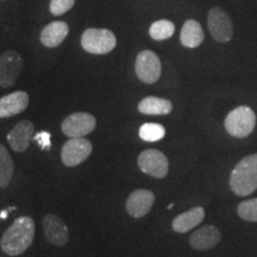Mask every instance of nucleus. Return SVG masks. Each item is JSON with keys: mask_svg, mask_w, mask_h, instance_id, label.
I'll return each mask as SVG.
<instances>
[{"mask_svg": "<svg viewBox=\"0 0 257 257\" xmlns=\"http://www.w3.org/2000/svg\"><path fill=\"white\" fill-rule=\"evenodd\" d=\"M35 232L36 226L31 217H18L3 233L0 248L9 256L22 255L34 242Z\"/></svg>", "mask_w": 257, "mask_h": 257, "instance_id": "obj_1", "label": "nucleus"}, {"mask_svg": "<svg viewBox=\"0 0 257 257\" xmlns=\"http://www.w3.org/2000/svg\"><path fill=\"white\" fill-rule=\"evenodd\" d=\"M230 188L238 197H246L257 189V153L243 157L230 175Z\"/></svg>", "mask_w": 257, "mask_h": 257, "instance_id": "obj_2", "label": "nucleus"}, {"mask_svg": "<svg viewBox=\"0 0 257 257\" xmlns=\"http://www.w3.org/2000/svg\"><path fill=\"white\" fill-rule=\"evenodd\" d=\"M224 125L230 136L245 138L252 134L256 126V114L249 106H238L229 112Z\"/></svg>", "mask_w": 257, "mask_h": 257, "instance_id": "obj_3", "label": "nucleus"}, {"mask_svg": "<svg viewBox=\"0 0 257 257\" xmlns=\"http://www.w3.org/2000/svg\"><path fill=\"white\" fill-rule=\"evenodd\" d=\"M81 46L83 50L89 54L105 55V54L111 53L117 46V38L113 32L107 29L89 28L83 31Z\"/></svg>", "mask_w": 257, "mask_h": 257, "instance_id": "obj_4", "label": "nucleus"}, {"mask_svg": "<svg viewBox=\"0 0 257 257\" xmlns=\"http://www.w3.org/2000/svg\"><path fill=\"white\" fill-rule=\"evenodd\" d=\"M92 143L85 137L69 138L61 150V160L67 167H76L91 156Z\"/></svg>", "mask_w": 257, "mask_h": 257, "instance_id": "obj_5", "label": "nucleus"}, {"mask_svg": "<svg viewBox=\"0 0 257 257\" xmlns=\"http://www.w3.org/2000/svg\"><path fill=\"white\" fill-rule=\"evenodd\" d=\"M137 78L147 85H153L159 81L162 66L159 56L152 50H143L137 55L136 63H135Z\"/></svg>", "mask_w": 257, "mask_h": 257, "instance_id": "obj_6", "label": "nucleus"}, {"mask_svg": "<svg viewBox=\"0 0 257 257\" xmlns=\"http://www.w3.org/2000/svg\"><path fill=\"white\" fill-rule=\"evenodd\" d=\"M24 67V60L16 50H6L0 55V87H12Z\"/></svg>", "mask_w": 257, "mask_h": 257, "instance_id": "obj_7", "label": "nucleus"}, {"mask_svg": "<svg viewBox=\"0 0 257 257\" xmlns=\"http://www.w3.org/2000/svg\"><path fill=\"white\" fill-rule=\"evenodd\" d=\"M137 163L144 174L156 179H163L168 175L169 162L166 155L156 149L144 150L138 155Z\"/></svg>", "mask_w": 257, "mask_h": 257, "instance_id": "obj_8", "label": "nucleus"}, {"mask_svg": "<svg viewBox=\"0 0 257 257\" xmlns=\"http://www.w3.org/2000/svg\"><path fill=\"white\" fill-rule=\"evenodd\" d=\"M207 25L211 36L219 43H227L233 36V25L230 16L221 8H213L207 15Z\"/></svg>", "mask_w": 257, "mask_h": 257, "instance_id": "obj_9", "label": "nucleus"}, {"mask_svg": "<svg viewBox=\"0 0 257 257\" xmlns=\"http://www.w3.org/2000/svg\"><path fill=\"white\" fill-rule=\"evenodd\" d=\"M96 126L95 117L87 112H75L64 118L61 128L70 138L87 136Z\"/></svg>", "mask_w": 257, "mask_h": 257, "instance_id": "obj_10", "label": "nucleus"}, {"mask_svg": "<svg viewBox=\"0 0 257 257\" xmlns=\"http://www.w3.org/2000/svg\"><path fill=\"white\" fill-rule=\"evenodd\" d=\"M44 237L55 246H64L69 242V230L64 221L56 214L48 213L43 217Z\"/></svg>", "mask_w": 257, "mask_h": 257, "instance_id": "obj_11", "label": "nucleus"}, {"mask_svg": "<svg viewBox=\"0 0 257 257\" xmlns=\"http://www.w3.org/2000/svg\"><path fill=\"white\" fill-rule=\"evenodd\" d=\"M155 202V194L149 189H136L130 193L125 202L126 212L134 218L147 216Z\"/></svg>", "mask_w": 257, "mask_h": 257, "instance_id": "obj_12", "label": "nucleus"}, {"mask_svg": "<svg viewBox=\"0 0 257 257\" xmlns=\"http://www.w3.org/2000/svg\"><path fill=\"white\" fill-rule=\"evenodd\" d=\"M34 133L35 125L30 120H21L11 128V131L6 136V140L14 152L24 153L30 147Z\"/></svg>", "mask_w": 257, "mask_h": 257, "instance_id": "obj_13", "label": "nucleus"}, {"mask_svg": "<svg viewBox=\"0 0 257 257\" xmlns=\"http://www.w3.org/2000/svg\"><path fill=\"white\" fill-rule=\"evenodd\" d=\"M30 98L24 91H16L0 98V118H10L27 110Z\"/></svg>", "mask_w": 257, "mask_h": 257, "instance_id": "obj_14", "label": "nucleus"}, {"mask_svg": "<svg viewBox=\"0 0 257 257\" xmlns=\"http://www.w3.org/2000/svg\"><path fill=\"white\" fill-rule=\"evenodd\" d=\"M220 231L213 225H205L194 231L189 237V245L198 251L210 250L220 242Z\"/></svg>", "mask_w": 257, "mask_h": 257, "instance_id": "obj_15", "label": "nucleus"}, {"mask_svg": "<svg viewBox=\"0 0 257 257\" xmlns=\"http://www.w3.org/2000/svg\"><path fill=\"white\" fill-rule=\"evenodd\" d=\"M69 34V25L66 22H51L42 29L40 40L41 43L47 48L59 47Z\"/></svg>", "mask_w": 257, "mask_h": 257, "instance_id": "obj_16", "label": "nucleus"}, {"mask_svg": "<svg viewBox=\"0 0 257 257\" xmlns=\"http://www.w3.org/2000/svg\"><path fill=\"white\" fill-rule=\"evenodd\" d=\"M205 210L201 206H195L191 210L179 214L174 218L172 223V227L175 232L186 233L191 231L194 227H197L199 224L204 220Z\"/></svg>", "mask_w": 257, "mask_h": 257, "instance_id": "obj_17", "label": "nucleus"}, {"mask_svg": "<svg viewBox=\"0 0 257 257\" xmlns=\"http://www.w3.org/2000/svg\"><path fill=\"white\" fill-rule=\"evenodd\" d=\"M205 40V34L200 23L194 19H187L182 25L180 42L185 48L194 49L198 48Z\"/></svg>", "mask_w": 257, "mask_h": 257, "instance_id": "obj_18", "label": "nucleus"}, {"mask_svg": "<svg viewBox=\"0 0 257 257\" xmlns=\"http://www.w3.org/2000/svg\"><path fill=\"white\" fill-rule=\"evenodd\" d=\"M138 111L147 115H166L173 111V104L168 99L147 96L138 104Z\"/></svg>", "mask_w": 257, "mask_h": 257, "instance_id": "obj_19", "label": "nucleus"}, {"mask_svg": "<svg viewBox=\"0 0 257 257\" xmlns=\"http://www.w3.org/2000/svg\"><path fill=\"white\" fill-rule=\"evenodd\" d=\"M15 173V163L5 146L0 144V188L9 187Z\"/></svg>", "mask_w": 257, "mask_h": 257, "instance_id": "obj_20", "label": "nucleus"}, {"mask_svg": "<svg viewBox=\"0 0 257 257\" xmlns=\"http://www.w3.org/2000/svg\"><path fill=\"white\" fill-rule=\"evenodd\" d=\"M175 25L168 19H160L154 22L152 27L149 28V35L155 41L168 40L174 35Z\"/></svg>", "mask_w": 257, "mask_h": 257, "instance_id": "obj_21", "label": "nucleus"}, {"mask_svg": "<svg viewBox=\"0 0 257 257\" xmlns=\"http://www.w3.org/2000/svg\"><path fill=\"white\" fill-rule=\"evenodd\" d=\"M141 140L146 142H157L162 140L166 135V128L163 125L156 123H146L140 127Z\"/></svg>", "mask_w": 257, "mask_h": 257, "instance_id": "obj_22", "label": "nucleus"}, {"mask_svg": "<svg viewBox=\"0 0 257 257\" xmlns=\"http://www.w3.org/2000/svg\"><path fill=\"white\" fill-rule=\"evenodd\" d=\"M237 213L246 221H257V198L242 201L237 207Z\"/></svg>", "mask_w": 257, "mask_h": 257, "instance_id": "obj_23", "label": "nucleus"}, {"mask_svg": "<svg viewBox=\"0 0 257 257\" xmlns=\"http://www.w3.org/2000/svg\"><path fill=\"white\" fill-rule=\"evenodd\" d=\"M74 4H75V0H51L49 9L51 15L59 17V16L67 14Z\"/></svg>", "mask_w": 257, "mask_h": 257, "instance_id": "obj_24", "label": "nucleus"}, {"mask_svg": "<svg viewBox=\"0 0 257 257\" xmlns=\"http://www.w3.org/2000/svg\"><path fill=\"white\" fill-rule=\"evenodd\" d=\"M34 141H36L38 146L41 147V149L43 150H50L51 142H50V134L48 131H41V133L36 134V136L32 138Z\"/></svg>", "mask_w": 257, "mask_h": 257, "instance_id": "obj_25", "label": "nucleus"}, {"mask_svg": "<svg viewBox=\"0 0 257 257\" xmlns=\"http://www.w3.org/2000/svg\"><path fill=\"white\" fill-rule=\"evenodd\" d=\"M6 212H8V211H3L2 216H0V217H2V218H5V217H8V213H6Z\"/></svg>", "mask_w": 257, "mask_h": 257, "instance_id": "obj_26", "label": "nucleus"}, {"mask_svg": "<svg viewBox=\"0 0 257 257\" xmlns=\"http://www.w3.org/2000/svg\"><path fill=\"white\" fill-rule=\"evenodd\" d=\"M173 207H174V204H170V205H169V206H168V208H169V210H172V208H173Z\"/></svg>", "mask_w": 257, "mask_h": 257, "instance_id": "obj_27", "label": "nucleus"}, {"mask_svg": "<svg viewBox=\"0 0 257 257\" xmlns=\"http://www.w3.org/2000/svg\"><path fill=\"white\" fill-rule=\"evenodd\" d=\"M0 2H4V0H0Z\"/></svg>", "mask_w": 257, "mask_h": 257, "instance_id": "obj_28", "label": "nucleus"}, {"mask_svg": "<svg viewBox=\"0 0 257 257\" xmlns=\"http://www.w3.org/2000/svg\"><path fill=\"white\" fill-rule=\"evenodd\" d=\"M0 257H3V256H0Z\"/></svg>", "mask_w": 257, "mask_h": 257, "instance_id": "obj_29", "label": "nucleus"}]
</instances>
